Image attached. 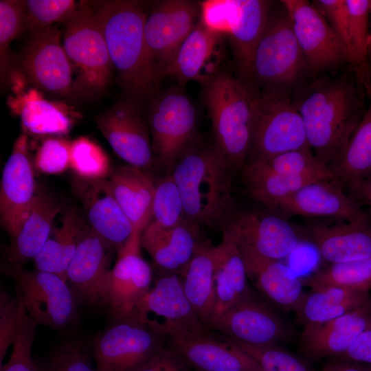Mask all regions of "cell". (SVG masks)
<instances>
[{"instance_id":"obj_45","label":"cell","mask_w":371,"mask_h":371,"mask_svg":"<svg viewBox=\"0 0 371 371\" xmlns=\"http://www.w3.org/2000/svg\"><path fill=\"white\" fill-rule=\"evenodd\" d=\"M25 1H0V70L5 81L10 63V45L24 27Z\"/></svg>"},{"instance_id":"obj_46","label":"cell","mask_w":371,"mask_h":371,"mask_svg":"<svg viewBox=\"0 0 371 371\" xmlns=\"http://www.w3.org/2000/svg\"><path fill=\"white\" fill-rule=\"evenodd\" d=\"M232 341L253 357L264 371H315L305 360L282 345L251 346Z\"/></svg>"},{"instance_id":"obj_13","label":"cell","mask_w":371,"mask_h":371,"mask_svg":"<svg viewBox=\"0 0 371 371\" xmlns=\"http://www.w3.org/2000/svg\"><path fill=\"white\" fill-rule=\"evenodd\" d=\"M141 233L135 232L117 252L115 265L102 290V304L115 321L130 319L133 311L153 284L154 274L141 254Z\"/></svg>"},{"instance_id":"obj_40","label":"cell","mask_w":371,"mask_h":371,"mask_svg":"<svg viewBox=\"0 0 371 371\" xmlns=\"http://www.w3.org/2000/svg\"><path fill=\"white\" fill-rule=\"evenodd\" d=\"M304 284L311 290L335 286L369 291L371 289V258L330 264L308 277Z\"/></svg>"},{"instance_id":"obj_37","label":"cell","mask_w":371,"mask_h":371,"mask_svg":"<svg viewBox=\"0 0 371 371\" xmlns=\"http://www.w3.org/2000/svg\"><path fill=\"white\" fill-rule=\"evenodd\" d=\"M84 227L76 210H67L61 226L53 229L34 258V269L54 273L67 281V269Z\"/></svg>"},{"instance_id":"obj_31","label":"cell","mask_w":371,"mask_h":371,"mask_svg":"<svg viewBox=\"0 0 371 371\" xmlns=\"http://www.w3.org/2000/svg\"><path fill=\"white\" fill-rule=\"evenodd\" d=\"M61 210L58 201L43 190L36 196L6 252L8 264L23 266L40 251L53 231Z\"/></svg>"},{"instance_id":"obj_25","label":"cell","mask_w":371,"mask_h":371,"mask_svg":"<svg viewBox=\"0 0 371 371\" xmlns=\"http://www.w3.org/2000/svg\"><path fill=\"white\" fill-rule=\"evenodd\" d=\"M283 216L330 217L342 221L366 216L358 201L334 179L313 181L286 199L276 210Z\"/></svg>"},{"instance_id":"obj_39","label":"cell","mask_w":371,"mask_h":371,"mask_svg":"<svg viewBox=\"0 0 371 371\" xmlns=\"http://www.w3.org/2000/svg\"><path fill=\"white\" fill-rule=\"evenodd\" d=\"M348 10V54L351 64L363 86L370 91L368 65L370 0H346Z\"/></svg>"},{"instance_id":"obj_42","label":"cell","mask_w":371,"mask_h":371,"mask_svg":"<svg viewBox=\"0 0 371 371\" xmlns=\"http://www.w3.org/2000/svg\"><path fill=\"white\" fill-rule=\"evenodd\" d=\"M69 167L81 179L87 181L104 179L112 169L103 149L84 136L71 143Z\"/></svg>"},{"instance_id":"obj_50","label":"cell","mask_w":371,"mask_h":371,"mask_svg":"<svg viewBox=\"0 0 371 371\" xmlns=\"http://www.w3.org/2000/svg\"><path fill=\"white\" fill-rule=\"evenodd\" d=\"M46 371H96L85 348L78 342L66 339L52 352Z\"/></svg>"},{"instance_id":"obj_49","label":"cell","mask_w":371,"mask_h":371,"mask_svg":"<svg viewBox=\"0 0 371 371\" xmlns=\"http://www.w3.org/2000/svg\"><path fill=\"white\" fill-rule=\"evenodd\" d=\"M71 143L61 137H48L38 147L34 158L36 168L42 173L60 174L69 167Z\"/></svg>"},{"instance_id":"obj_3","label":"cell","mask_w":371,"mask_h":371,"mask_svg":"<svg viewBox=\"0 0 371 371\" xmlns=\"http://www.w3.org/2000/svg\"><path fill=\"white\" fill-rule=\"evenodd\" d=\"M232 172L214 145H194L179 159L170 175L181 194L186 221L213 225L228 216Z\"/></svg>"},{"instance_id":"obj_26","label":"cell","mask_w":371,"mask_h":371,"mask_svg":"<svg viewBox=\"0 0 371 371\" xmlns=\"http://www.w3.org/2000/svg\"><path fill=\"white\" fill-rule=\"evenodd\" d=\"M243 258L249 280L272 306L296 313L306 293L303 282L280 260L262 257L238 247Z\"/></svg>"},{"instance_id":"obj_6","label":"cell","mask_w":371,"mask_h":371,"mask_svg":"<svg viewBox=\"0 0 371 371\" xmlns=\"http://www.w3.org/2000/svg\"><path fill=\"white\" fill-rule=\"evenodd\" d=\"M271 7L256 47L252 65V82L266 89L287 91L308 70L294 34L289 16L281 4Z\"/></svg>"},{"instance_id":"obj_36","label":"cell","mask_w":371,"mask_h":371,"mask_svg":"<svg viewBox=\"0 0 371 371\" xmlns=\"http://www.w3.org/2000/svg\"><path fill=\"white\" fill-rule=\"evenodd\" d=\"M370 300L369 291L326 287L306 293L295 313L304 326L320 324L352 311Z\"/></svg>"},{"instance_id":"obj_59","label":"cell","mask_w":371,"mask_h":371,"mask_svg":"<svg viewBox=\"0 0 371 371\" xmlns=\"http://www.w3.org/2000/svg\"><path fill=\"white\" fill-rule=\"evenodd\" d=\"M368 93H369L370 95H371V86H370V90Z\"/></svg>"},{"instance_id":"obj_53","label":"cell","mask_w":371,"mask_h":371,"mask_svg":"<svg viewBox=\"0 0 371 371\" xmlns=\"http://www.w3.org/2000/svg\"><path fill=\"white\" fill-rule=\"evenodd\" d=\"M334 359L371 365V322L350 348L345 353L334 358Z\"/></svg>"},{"instance_id":"obj_11","label":"cell","mask_w":371,"mask_h":371,"mask_svg":"<svg viewBox=\"0 0 371 371\" xmlns=\"http://www.w3.org/2000/svg\"><path fill=\"white\" fill-rule=\"evenodd\" d=\"M308 70L319 73L334 70L349 63L348 51L312 2L282 0Z\"/></svg>"},{"instance_id":"obj_51","label":"cell","mask_w":371,"mask_h":371,"mask_svg":"<svg viewBox=\"0 0 371 371\" xmlns=\"http://www.w3.org/2000/svg\"><path fill=\"white\" fill-rule=\"evenodd\" d=\"M312 3L342 41L348 53V16L346 0H315Z\"/></svg>"},{"instance_id":"obj_34","label":"cell","mask_w":371,"mask_h":371,"mask_svg":"<svg viewBox=\"0 0 371 371\" xmlns=\"http://www.w3.org/2000/svg\"><path fill=\"white\" fill-rule=\"evenodd\" d=\"M213 248L205 240L180 276L188 300L199 322L209 330L215 306Z\"/></svg>"},{"instance_id":"obj_23","label":"cell","mask_w":371,"mask_h":371,"mask_svg":"<svg viewBox=\"0 0 371 371\" xmlns=\"http://www.w3.org/2000/svg\"><path fill=\"white\" fill-rule=\"evenodd\" d=\"M272 3L265 0H229L228 36L239 80L252 82L254 53L263 32Z\"/></svg>"},{"instance_id":"obj_9","label":"cell","mask_w":371,"mask_h":371,"mask_svg":"<svg viewBox=\"0 0 371 371\" xmlns=\"http://www.w3.org/2000/svg\"><path fill=\"white\" fill-rule=\"evenodd\" d=\"M3 271L15 282L25 310L38 324L61 331L76 321L79 302L66 280L11 264Z\"/></svg>"},{"instance_id":"obj_14","label":"cell","mask_w":371,"mask_h":371,"mask_svg":"<svg viewBox=\"0 0 371 371\" xmlns=\"http://www.w3.org/2000/svg\"><path fill=\"white\" fill-rule=\"evenodd\" d=\"M28 80L38 89L65 98L76 96L73 69L56 25L31 32L22 60Z\"/></svg>"},{"instance_id":"obj_28","label":"cell","mask_w":371,"mask_h":371,"mask_svg":"<svg viewBox=\"0 0 371 371\" xmlns=\"http://www.w3.org/2000/svg\"><path fill=\"white\" fill-rule=\"evenodd\" d=\"M89 227L116 252L135 232L132 223L112 195L104 179H82L77 186Z\"/></svg>"},{"instance_id":"obj_56","label":"cell","mask_w":371,"mask_h":371,"mask_svg":"<svg viewBox=\"0 0 371 371\" xmlns=\"http://www.w3.org/2000/svg\"><path fill=\"white\" fill-rule=\"evenodd\" d=\"M368 65L371 78V0H370V38L368 45Z\"/></svg>"},{"instance_id":"obj_47","label":"cell","mask_w":371,"mask_h":371,"mask_svg":"<svg viewBox=\"0 0 371 371\" xmlns=\"http://www.w3.org/2000/svg\"><path fill=\"white\" fill-rule=\"evenodd\" d=\"M37 325L25 309L19 330L12 344L11 355L8 361L0 367V371H41L32 357Z\"/></svg>"},{"instance_id":"obj_2","label":"cell","mask_w":371,"mask_h":371,"mask_svg":"<svg viewBox=\"0 0 371 371\" xmlns=\"http://www.w3.org/2000/svg\"><path fill=\"white\" fill-rule=\"evenodd\" d=\"M94 4L122 88L135 103L149 98L161 78L146 43V14L135 1H100Z\"/></svg>"},{"instance_id":"obj_20","label":"cell","mask_w":371,"mask_h":371,"mask_svg":"<svg viewBox=\"0 0 371 371\" xmlns=\"http://www.w3.org/2000/svg\"><path fill=\"white\" fill-rule=\"evenodd\" d=\"M113 251L90 227H84L67 274V282L79 304L102 307V290Z\"/></svg>"},{"instance_id":"obj_38","label":"cell","mask_w":371,"mask_h":371,"mask_svg":"<svg viewBox=\"0 0 371 371\" xmlns=\"http://www.w3.org/2000/svg\"><path fill=\"white\" fill-rule=\"evenodd\" d=\"M242 174L250 196L274 211L301 188L317 181L309 177L273 173L260 168L252 161L246 163Z\"/></svg>"},{"instance_id":"obj_18","label":"cell","mask_w":371,"mask_h":371,"mask_svg":"<svg viewBox=\"0 0 371 371\" xmlns=\"http://www.w3.org/2000/svg\"><path fill=\"white\" fill-rule=\"evenodd\" d=\"M196 371H264L258 361L227 337L211 330L184 332L166 337Z\"/></svg>"},{"instance_id":"obj_48","label":"cell","mask_w":371,"mask_h":371,"mask_svg":"<svg viewBox=\"0 0 371 371\" xmlns=\"http://www.w3.org/2000/svg\"><path fill=\"white\" fill-rule=\"evenodd\" d=\"M16 293L14 297L4 290L0 293V367L17 335L25 310L19 293Z\"/></svg>"},{"instance_id":"obj_29","label":"cell","mask_w":371,"mask_h":371,"mask_svg":"<svg viewBox=\"0 0 371 371\" xmlns=\"http://www.w3.org/2000/svg\"><path fill=\"white\" fill-rule=\"evenodd\" d=\"M311 240L330 264L371 258V225L368 216L335 225H308Z\"/></svg>"},{"instance_id":"obj_8","label":"cell","mask_w":371,"mask_h":371,"mask_svg":"<svg viewBox=\"0 0 371 371\" xmlns=\"http://www.w3.org/2000/svg\"><path fill=\"white\" fill-rule=\"evenodd\" d=\"M196 126L195 106L179 87L169 89L154 100L148 128L155 164L166 174L194 145Z\"/></svg>"},{"instance_id":"obj_58","label":"cell","mask_w":371,"mask_h":371,"mask_svg":"<svg viewBox=\"0 0 371 371\" xmlns=\"http://www.w3.org/2000/svg\"><path fill=\"white\" fill-rule=\"evenodd\" d=\"M96 371H107V370L96 368Z\"/></svg>"},{"instance_id":"obj_22","label":"cell","mask_w":371,"mask_h":371,"mask_svg":"<svg viewBox=\"0 0 371 371\" xmlns=\"http://www.w3.org/2000/svg\"><path fill=\"white\" fill-rule=\"evenodd\" d=\"M371 322V300L326 322L304 326L300 335V352L311 360L337 357L345 353Z\"/></svg>"},{"instance_id":"obj_57","label":"cell","mask_w":371,"mask_h":371,"mask_svg":"<svg viewBox=\"0 0 371 371\" xmlns=\"http://www.w3.org/2000/svg\"><path fill=\"white\" fill-rule=\"evenodd\" d=\"M365 371H371V365L370 364H363Z\"/></svg>"},{"instance_id":"obj_52","label":"cell","mask_w":371,"mask_h":371,"mask_svg":"<svg viewBox=\"0 0 371 371\" xmlns=\"http://www.w3.org/2000/svg\"><path fill=\"white\" fill-rule=\"evenodd\" d=\"M192 369L180 355L164 345L130 371H192Z\"/></svg>"},{"instance_id":"obj_54","label":"cell","mask_w":371,"mask_h":371,"mask_svg":"<svg viewBox=\"0 0 371 371\" xmlns=\"http://www.w3.org/2000/svg\"><path fill=\"white\" fill-rule=\"evenodd\" d=\"M321 371H365V369L361 363L333 359L325 364Z\"/></svg>"},{"instance_id":"obj_5","label":"cell","mask_w":371,"mask_h":371,"mask_svg":"<svg viewBox=\"0 0 371 371\" xmlns=\"http://www.w3.org/2000/svg\"><path fill=\"white\" fill-rule=\"evenodd\" d=\"M88 5L82 2L79 11L65 23L63 48L76 73V95L90 98L106 90L113 67L98 17Z\"/></svg>"},{"instance_id":"obj_43","label":"cell","mask_w":371,"mask_h":371,"mask_svg":"<svg viewBox=\"0 0 371 371\" xmlns=\"http://www.w3.org/2000/svg\"><path fill=\"white\" fill-rule=\"evenodd\" d=\"M186 221L183 201L170 174L155 181V194L150 222L162 227H172Z\"/></svg>"},{"instance_id":"obj_10","label":"cell","mask_w":371,"mask_h":371,"mask_svg":"<svg viewBox=\"0 0 371 371\" xmlns=\"http://www.w3.org/2000/svg\"><path fill=\"white\" fill-rule=\"evenodd\" d=\"M128 319L135 320L166 337L184 332L207 330L188 300L181 277L159 269L154 275L152 286L137 303Z\"/></svg>"},{"instance_id":"obj_35","label":"cell","mask_w":371,"mask_h":371,"mask_svg":"<svg viewBox=\"0 0 371 371\" xmlns=\"http://www.w3.org/2000/svg\"><path fill=\"white\" fill-rule=\"evenodd\" d=\"M368 107L342 153L330 165L334 177L352 192L371 177V95Z\"/></svg>"},{"instance_id":"obj_30","label":"cell","mask_w":371,"mask_h":371,"mask_svg":"<svg viewBox=\"0 0 371 371\" xmlns=\"http://www.w3.org/2000/svg\"><path fill=\"white\" fill-rule=\"evenodd\" d=\"M213 254L215 306L210 330L227 309L251 293L242 254L225 232L214 245Z\"/></svg>"},{"instance_id":"obj_17","label":"cell","mask_w":371,"mask_h":371,"mask_svg":"<svg viewBox=\"0 0 371 371\" xmlns=\"http://www.w3.org/2000/svg\"><path fill=\"white\" fill-rule=\"evenodd\" d=\"M166 338L135 320L115 321L93 342L96 368L130 371L164 346Z\"/></svg>"},{"instance_id":"obj_19","label":"cell","mask_w":371,"mask_h":371,"mask_svg":"<svg viewBox=\"0 0 371 371\" xmlns=\"http://www.w3.org/2000/svg\"><path fill=\"white\" fill-rule=\"evenodd\" d=\"M95 121L114 152L129 166L146 172L155 164L149 128L135 102H120L100 114Z\"/></svg>"},{"instance_id":"obj_27","label":"cell","mask_w":371,"mask_h":371,"mask_svg":"<svg viewBox=\"0 0 371 371\" xmlns=\"http://www.w3.org/2000/svg\"><path fill=\"white\" fill-rule=\"evenodd\" d=\"M221 37L199 19L161 78L170 77L181 85L196 81L203 87L219 71Z\"/></svg>"},{"instance_id":"obj_21","label":"cell","mask_w":371,"mask_h":371,"mask_svg":"<svg viewBox=\"0 0 371 371\" xmlns=\"http://www.w3.org/2000/svg\"><path fill=\"white\" fill-rule=\"evenodd\" d=\"M27 146V135H20L2 172L1 223L11 238L17 232L37 192Z\"/></svg>"},{"instance_id":"obj_24","label":"cell","mask_w":371,"mask_h":371,"mask_svg":"<svg viewBox=\"0 0 371 371\" xmlns=\"http://www.w3.org/2000/svg\"><path fill=\"white\" fill-rule=\"evenodd\" d=\"M205 240L200 226L188 221L162 227L150 222L141 233L140 241L159 269L181 276Z\"/></svg>"},{"instance_id":"obj_32","label":"cell","mask_w":371,"mask_h":371,"mask_svg":"<svg viewBox=\"0 0 371 371\" xmlns=\"http://www.w3.org/2000/svg\"><path fill=\"white\" fill-rule=\"evenodd\" d=\"M105 180L135 232L142 233L152 220L155 180L144 170L129 165L112 168Z\"/></svg>"},{"instance_id":"obj_33","label":"cell","mask_w":371,"mask_h":371,"mask_svg":"<svg viewBox=\"0 0 371 371\" xmlns=\"http://www.w3.org/2000/svg\"><path fill=\"white\" fill-rule=\"evenodd\" d=\"M8 104L20 116L25 129L34 135H65L73 124L68 106L45 99L34 89L16 93Z\"/></svg>"},{"instance_id":"obj_16","label":"cell","mask_w":371,"mask_h":371,"mask_svg":"<svg viewBox=\"0 0 371 371\" xmlns=\"http://www.w3.org/2000/svg\"><path fill=\"white\" fill-rule=\"evenodd\" d=\"M225 232L238 247L262 257L280 260L300 243L296 229L280 216L240 212L225 221Z\"/></svg>"},{"instance_id":"obj_15","label":"cell","mask_w":371,"mask_h":371,"mask_svg":"<svg viewBox=\"0 0 371 371\" xmlns=\"http://www.w3.org/2000/svg\"><path fill=\"white\" fill-rule=\"evenodd\" d=\"M200 14V3L166 0L157 1L146 16V43L160 78L162 70L171 63L198 23Z\"/></svg>"},{"instance_id":"obj_1","label":"cell","mask_w":371,"mask_h":371,"mask_svg":"<svg viewBox=\"0 0 371 371\" xmlns=\"http://www.w3.org/2000/svg\"><path fill=\"white\" fill-rule=\"evenodd\" d=\"M293 102L302 118L309 147L329 168L365 113L358 89L345 77H323L304 87Z\"/></svg>"},{"instance_id":"obj_55","label":"cell","mask_w":371,"mask_h":371,"mask_svg":"<svg viewBox=\"0 0 371 371\" xmlns=\"http://www.w3.org/2000/svg\"><path fill=\"white\" fill-rule=\"evenodd\" d=\"M352 193L365 201L371 210V177L355 190Z\"/></svg>"},{"instance_id":"obj_7","label":"cell","mask_w":371,"mask_h":371,"mask_svg":"<svg viewBox=\"0 0 371 371\" xmlns=\"http://www.w3.org/2000/svg\"><path fill=\"white\" fill-rule=\"evenodd\" d=\"M250 161L309 146L302 118L287 91L266 89L253 97Z\"/></svg>"},{"instance_id":"obj_4","label":"cell","mask_w":371,"mask_h":371,"mask_svg":"<svg viewBox=\"0 0 371 371\" xmlns=\"http://www.w3.org/2000/svg\"><path fill=\"white\" fill-rule=\"evenodd\" d=\"M253 97L247 85L225 71H218L203 86V99L211 120L214 146L233 171L243 169L249 155Z\"/></svg>"},{"instance_id":"obj_12","label":"cell","mask_w":371,"mask_h":371,"mask_svg":"<svg viewBox=\"0 0 371 371\" xmlns=\"http://www.w3.org/2000/svg\"><path fill=\"white\" fill-rule=\"evenodd\" d=\"M210 330L251 346L281 345L293 340L295 335L273 306L252 292L227 309Z\"/></svg>"},{"instance_id":"obj_41","label":"cell","mask_w":371,"mask_h":371,"mask_svg":"<svg viewBox=\"0 0 371 371\" xmlns=\"http://www.w3.org/2000/svg\"><path fill=\"white\" fill-rule=\"evenodd\" d=\"M250 161L265 170L285 176L317 180L335 178L331 170L317 159L309 146L288 151L268 159Z\"/></svg>"},{"instance_id":"obj_44","label":"cell","mask_w":371,"mask_h":371,"mask_svg":"<svg viewBox=\"0 0 371 371\" xmlns=\"http://www.w3.org/2000/svg\"><path fill=\"white\" fill-rule=\"evenodd\" d=\"M82 5L73 0L25 1L23 30L32 32L55 23H65L79 11Z\"/></svg>"}]
</instances>
